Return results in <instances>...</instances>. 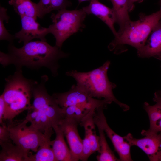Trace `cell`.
I'll list each match as a JSON object with an SVG mask.
<instances>
[{
    "instance_id": "obj_11",
    "label": "cell",
    "mask_w": 161,
    "mask_h": 161,
    "mask_svg": "<svg viewBox=\"0 0 161 161\" xmlns=\"http://www.w3.org/2000/svg\"><path fill=\"white\" fill-rule=\"evenodd\" d=\"M78 123L72 118L65 117L59 125L66 138L74 161L80 160L83 151V140L78 132Z\"/></svg>"
},
{
    "instance_id": "obj_22",
    "label": "cell",
    "mask_w": 161,
    "mask_h": 161,
    "mask_svg": "<svg viewBox=\"0 0 161 161\" xmlns=\"http://www.w3.org/2000/svg\"><path fill=\"white\" fill-rule=\"evenodd\" d=\"M8 3L13 6L15 12L20 17L27 16L37 19V3L31 0H10Z\"/></svg>"
},
{
    "instance_id": "obj_7",
    "label": "cell",
    "mask_w": 161,
    "mask_h": 161,
    "mask_svg": "<svg viewBox=\"0 0 161 161\" xmlns=\"http://www.w3.org/2000/svg\"><path fill=\"white\" fill-rule=\"evenodd\" d=\"M7 124L10 139L13 143L25 150L36 152L43 139L44 134L24 120L8 121Z\"/></svg>"
},
{
    "instance_id": "obj_16",
    "label": "cell",
    "mask_w": 161,
    "mask_h": 161,
    "mask_svg": "<svg viewBox=\"0 0 161 161\" xmlns=\"http://www.w3.org/2000/svg\"><path fill=\"white\" fill-rule=\"evenodd\" d=\"M53 129L56 137L54 140L51 141V145L56 161H74L70 149L65 142L62 128L58 125Z\"/></svg>"
},
{
    "instance_id": "obj_18",
    "label": "cell",
    "mask_w": 161,
    "mask_h": 161,
    "mask_svg": "<svg viewBox=\"0 0 161 161\" xmlns=\"http://www.w3.org/2000/svg\"><path fill=\"white\" fill-rule=\"evenodd\" d=\"M11 141L0 143L2 148L0 161H29L30 151L12 143Z\"/></svg>"
},
{
    "instance_id": "obj_29",
    "label": "cell",
    "mask_w": 161,
    "mask_h": 161,
    "mask_svg": "<svg viewBox=\"0 0 161 161\" xmlns=\"http://www.w3.org/2000/svg\"><path fill=\"white\" fill-rule=\"evenodd\" d=\"M155 93L161 98V90L157 91Z\"/></svg>"
},
{
    "instance_id": "obj_26",
    "label": "cell",
    "mask_w": 161,
    "mask_h": 161,
    "mask_svg": "<svg viewBox=\"0 0 161 161\" xmlns=\"http://www.w3.org/2000/svg\"><path fill=\"white\" fill-rule=\"evenodd\" d=\"M5 103L1 95L0 96V123L1 124L3 123L4 115L5 110Z\"/></svg>"
},
{
    "instance_id": "obj_5",
    "label": "cell",
    "mask_w": 161,
    "mask_h": 161,
    "mask_svg": "<svg viewBox=\"0 0 161 161\" xmlns=\"http://www.w3.org/2000/svg\"><path fill=\"white\" fill-rule=\"evenodd\" d=\"M161 19V7L158 11L149 15L142 14L139 19L130 21L120 31L117 32L108 48L115 53L120 52L123 45H130L138 50L145 44L153 28Z\"/></svg>"
},
{
    "instance_id": "obj_15",
    "label": "cell",
    "mask_w": 161,
    "mask_h": 161,
    "mask_svg": "<svg viewBox=\"0 0 161 161\" xmlns=\"http://www.w3.org/2000/svg\"><path fill=\"white\" fill-rule=\"evenodd\" d=\"M153 100L154 105H150L145 102L143 107L147 113L150 122V127L147 130H143L141 134L144 136L161 131V98L155 92Z\"/></svg>"
},
{
    "instance_id": "obj_1",
    "label": "cell",
    "mask_w": 161,
    "mask_h": 161,
    "mask_svg": "<svg viewBox=\"0 0 161 161\" xmlns=\"http://www.w3.org/2000/svg\"><path fill=\"white\" fill-rule=\"evenodd\" d=\"M69 55L61 48L51 46L46 41H30L20 48L10 43L7 53L0 52V63L4 67L13 64L16 69H22L24 66L32 70L46 67L55 77L58 75L59 60Z\"/></svg>"
},
{
    "instance_id": "obj_23",
    "label": "cell",
    "mask_w": 161,
    "mask_h": 161,
    "mask_svg": "<svg viewBox=\"0 0 161 161\" xmlns=\"http://www.w3.org/2000/svg\"><path fill=\"white\" fill-rule=\"evenodd\" d=\"M7 9L0 6V40H6L10 43H13V41L15 38L14 35L10 34L5 27L4 21L8 23L10 18L7 15Z\"/></svg>"
},
{
    "instance_id": "obj_28",
    "label": "cell",
    "mask_w": 161,
    "mask_h": 161,
    "mask_svg": "<svg viewBox=\"0 0 161 161\" xmlns=\"http://www.w3.org/2000/svg\"><path fill=\"white\" fill-rule=\"evenodd\" d=\"M78 0V4H81L82 2L85 1H92L94 0ZM97 0L99 1V0Z\"/></svg>"
},
{
    "instance_id": "obj_9",
    "label": "cell",
    "mask_w": 161,
    "mask_h": 161,
    "mask_svg": "<svg viewBox=\"0 0 161 161\" xmlns=\"http://www.w3.org/2000/svg\"><path fill=\"white\" fill-rule=\"evenodd\" d=\"M136 138L129 133L124 136L130 145L137 146L143 151L151 161H158L161 154V131Z\"/></svg>"
},
{
    "instance_id": "obj_3",
    "label": "cell",
    "mask_w": 161,
    "mask_h": 161,
    "mask_svg": "<svg viewBox=\"0 0 161 161\" xmlns=\"http://www.w3.org/2000/svg\"><path fill=\"white\" fill-rule=\"evenodd\" d=\"M38 82L25 78L22 69H16L13 75L5 78L4 89L1 95L5 106L4 120H13L30 109L33 90Z\"/></svg>"
},
{
    "instance_id": "obj_24",
    "label": "cell",
    "mask_w": 161,
    "mask_h": 161,
    "mask_svg": "<svg viewBox=\"0 0 161 161\" xmlns=\"http://www.w3.org/2000/svg\"><path fill=\"white\" fill-rule=\"evenodd\" d=\"M50 6L51 11L66 9L71 6L72 3L68 0H48Z\"/></svg>"
},
{
    "instance_id": "obj_31",
    "label": "cell",
    "mask_w": 161,
    "mask_h": 161,
    "mask_svg": "<svg viewBox=\"0 0 161 161\" xmlns=\"http://www.w3.org/2000/svg\"><path fill=\"white\" fill-rule=\"evenodd\" d=\"M160 2L161 7V0H160Z\"/></svg>"
},
{
    "instance_id": "obj_25",
    "label": "cell",
    "mask_w": 161,
    "mask_h": 161,
    "mask_svg": "<svg viewBox=\"0 0 161 161\" xmlns=\"http://www.w3.org/2000/svg\"><path fill=\"white\" fill-rule=\"evenodd\" d=\"M0 126V143L12 140L7 125L3 123Z\"/></svg>"
},
{
    "instance_id": "obj_27",
    "label": "cell",
    "mask_w": 161,
    "mask_h": 161,
    "mask_svg": "<svg viewBox=\"0 0 161 161\" xmlns=\"http://www.w3.org/2000/svg\"><path fill=\"white\" fill-rule=\"evenodd\" d=\"M139 0H129L130 4L132 10L133 8L134 4V3L137 2Z\"/></svg>"
},
{
    "instance_id": "obj_30",
    "label": "cell",
    "mask_w": 161,
    "mask_h": 161,
    "mask_svg": "<svg viewBox=\"0 0 161 161\" xmlns=\"http://www.w3.org/2000/svg\"><path fill=\"white\" fill-rule=\"evenodd\" d=\"M158 161H161V154L159 157Z\"/></svg>"
},
{
    "instance_id": "obj_6",
    "label": "cell",
    "mask_w": 161,
    "mask_h": 161,
    "mask_svg": "<svg viewBox=\"0 0 161 161\" xmlns=\"http://www.w3.org/2000/svg\"><path fill=\"white\" fill-rule=\"evenodd\" d=\"M87 14L82 8L73 10L64 9L51 16L52 24L48 27L49 33L56 39L55 45L61 48L64 42L71 36L82 30Z\"/></svg>"
},
{
    "instance_id": "obj_14",
    "label": "cell",
    "mask_w": 161,
    "mask_h": 161,
    "mask_svg": "<svg viewBox=\"0 0 161 161\" xmlns=\"http://www.w3.org/2000/svg\"><path fill=\"white\" fill-rule=\"evenodd\" d=\"M144 46L137 50L140 58L154 57L161 61V19L153 29Z\"/></svg>"
},
{
    "instance_id": "obj_10",
    "label": "cell",
    "mask_w": 161,
    "mask_h": 161,
    "mask_svg": "<svg viewBox=\"0 0 161 161\" xmlns=\"http://www.w3.org/2000/svg\"><path fill=\"white\" fill-rule=\"evenodd\" d=\"M20 17L21 29L14 35L15 38L19 40V43L22 42L25 44L35 38L46 41L45 37L49 33L48 28L41 27L33 17L27 16Z\"/></svg>"
},
{
    "instance_id": "obj_17",
    "label": "cell",
    "mask_w": 161,
    "mask_h": 161,
    "mask_svg": "<svg viewBox=\"0 0 161 161\" xmlns=\"http://www.w3.org/2000/svg\"><path fill=\"white\" fill-rule=\"evenodd\" d=\"M52 128L46 129L43 140L35 153L30 152L29 161H56L51 145V138L53 133Z\"/></svg>"
},
{
    "instance_id": "obj_20",
    "label": "cell",
    "mask_w": 161,
    "mask_h": 161,
    "mask_svg": "<svg viewBox=\"0 0 161 161\" xmlns=\"http://www.w3.org/2000/svg\"><path fill=\"white\" fill-rule=\"evenodd\" d=\"M95 110L89 113L80 123L84 129L85 135H86L90 140L92 154L97 151L98 152L100 150L99 136L96 134L93 118Z\"/></svg>"
},
{
    "instance_id": "obj_21",
    "label": "cell",
    "mask_w": 161,
    "mask_h": 161,
    "mask_svg": "<svg viewBox=\"0 0 161 161\" xmlns=\"http://www.w3.org/2000/svg\"><path fill=\"white\" fill-rule=\"evenodd\" d=\"M97 127L99 133V143L100 150L99 154L96 157L98 161H120L117 158L109 147L106 140L104 131L99 124L95 122Z\"/></svg>"
},
{
    "instance_id": "obj_13",
    "label": "cell",
    "mask_w": 161,
    "mask_h": 161,
    "mask_svg": "<svg viewBox=\"0 0 161 161\" xmlns=\"http://www.w3.org/2000/svg\"><path fill=\"white\" fill-rule=\"evenodd\" d=\"M82 9L87 14L94 15L103 21L110 28L114 36L117 34L114 27L116 17L113 9L110 8L98 1H90L87 6Z\"/></svg>"
},
{
    "instance_id": "obj_2",
    "label": "cell",
    "mask_w": 161,
    "mask_h": 161,
    "mask_svg": "<svg viewBox=\"0 0 161 161\" xmlns=\"http://www.w3.org/2000/svg\"><path fill=\"white\" fill-rule=\"evenodd\" d=\"M48 80L47 75H42L40 82L35 86L33 101L25 118L31 126L42 132L59 125L64 118L62 108L47 92L45 85Z\"/></svg>"
},
{
    "instance_id": "obj_19",
    "label": "cell",
    "mask_w": 161,
    "mask_h": 161,
    "mask_svg": "<svg viewBox=\"0 0 161 161\" xmlns=\"http://www.w3.org/2000/svg\"><path fill=\"white\" fill-rule=\"evenodd\" d=\"M112 2L116 17V23L121 30L130 21L129 13L132 9L129 0H109Z\"/></svg>"
},
{
    "instance_id": "obj_12",
    "label": "cell",
    "mask_w": 161,
    "mask_h": 161,
    "mask_svg": "<svg viewBox=\"0 0 161 161\" xmlns=\"http://www.w3.org/2000/svg\"><path fill=\"white\" fill-rule=\"evenodd\" d=\"M52 96L61 108L85 103L93 98L77 84L72 85L66 92L54 93Z\"/></svg>"
},
{
    "instance_id": "obj_4",
    "label": "cell",
    "mask_w": 161,
    "mask_h": 161,
    "mask_svg": "<svg viewBox=\"0 0 161 161\" xmlns=\"http://www.w3.org/2000/svg\"><path fill=\"white\" fill-rule=\"evenodd\" d=\"M111 62L107 61L101 66L87 72H80L72 70L66 73V75L74 78L76 84L79 86L90 97L103 98L112 103L114 102L126 112L129 107L119 101L113 92L116 85L110 81L107 72Z\"/></svg>"
},
{
    "instance_id": "obj_8",
    "label": "cell",
    "mask_w": 161,
    "mask_h": 161,
    "mask_svg": "<svg viewBox=\"0 0 161 161\" xmlns=\"http://www.w3.org/2000/svg\"><path fill=\"white\" fill-rule=\"evenodd\" d=\"M106 107L101 106L95 110L94 113V120L100 124L107 136L112 141L116 151L122 161H133L131 154V146L125 139L114 132L109 126L103 112Z\"/></svg>"
}]
</instances>
